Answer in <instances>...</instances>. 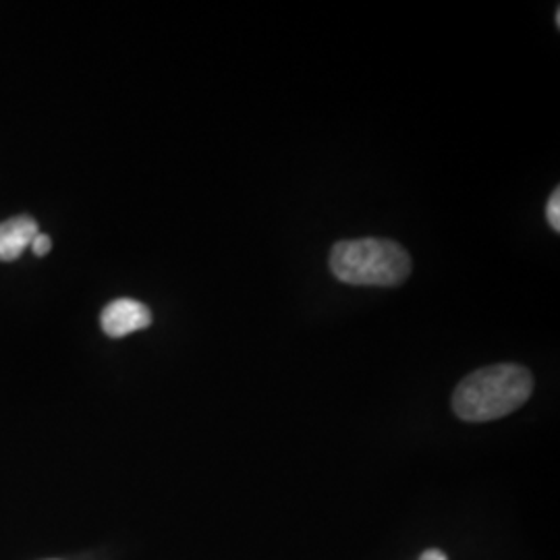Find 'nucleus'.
<instances>
[{"mask_svg": "<svg viewBox=\"0 0 560 560\" xmlns=\"http://www.w3.org/2000/svg\"><path fill=\"white\" fill-rule=\"evenodd\" d=\"M534 393V376L517 363L488 365L465 376L455 388L453 409L469 423L501 420L515 413Z\"/></svg>", "mask_w": 560, "mask_h": 560, "instance_id": "1", "label": "nucleus"}, {"mask_svg": "<svg viewBox=\"0 0 560 560\" xmlns=\"http://www.w3.org/2000/svg\"><path fill=\"white\" fill-rule=\"evenodd\" d=\"M330 270L355 287H399L411 275V258L393 240L339 241L330 249Z\"/></svg>", "mask_w": 560, "mask_h": 560, "instance_id": "2", "label": "nucleus"}, {"mask_svg": "<svg viewBox=\"0 0 560 560\" xmlns=\"http://www.w3.org/2000/svg\"><path fill=\"white\" fill-rule=\"evenodd\" d=\"M102 330L110 339H122L152 324V312L136 300H117L104 307L101 316Z\"/></svg>", "mask_w": 560, "mask_h": 560, "instance_id": "3", "label": "nucleus"}, {"mask_svg": "<svg viewBox=\"0 0 560 560\" xmlns=\"http://www.w3.org/2000/svg\"><path fill=\"white\" fill-rule=\"evenodd\" d=\"M38 235V224L30 217L0 222V261H13L32 245Z\"/></svg>", "mask_w": 560, "mask_h": 560, "instance_id": "4", "label": "nucleus"}, {"mask_svg": "<svg viewBox=\"0 0 560 560\" xmlns=\"http://www.w3.org/2000/svg\"><path fill=\"white\" fill-rule=\"evenodd\" d=\"M546 219L548 224L552 226L555 233L560 231V189H555V194L550 196L548 206H546Z\"/></svg>", "mask_w": 560, "mask_h": 560, "instance_id": "5", "label": "nucleus"}, {"mask_svg": "<svg viewBox=\"0 0 560 560\" xmlns=\"http://www.w3.org/2000/svg\"><path fill=\"white\" fill-rule=\"evenodd\" d=\"M30 247L34 249V254H36L38 258H42V256H46V254L50 252L52 241H50V237H46V235L38 233V235H36V240L32 241V245H30Z\"/></svg>", "mask_w": 560, "mask_h": 560, "instance_id": "6", "label": "nucleus"}, {"mask_svg": "<svg viewBox=\"0 0 560 560\" xmlns=\"http://www.w3.org/2000/svg\"><path fill=\"white\" fill-rule=\"evenodd\" d=\"M418 560H448V557H446L442 550H439V548H430V550H425Z\"/></svg>", "mask_w": 560, "mask_h": 560, "instance_id": "7", "label": "nucleus"}, {"mask_svg": "<svg viewBox=\"0 0 560 560\" xmlns=\"http://www.w3.org/2000/svg\"><path fill=\"white\" fill-rule=\"evenodd\" d=\"M557 27H560V7L557 9Z\"/></svg>", "mask_w": 560, "mask_h": 560, "instance_id": "8", "label": "nucleus"}]
</instances>
